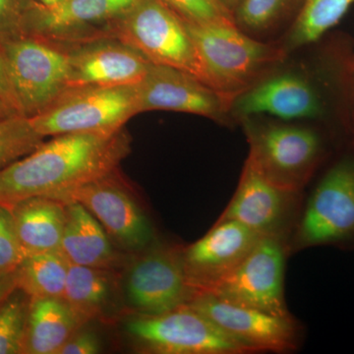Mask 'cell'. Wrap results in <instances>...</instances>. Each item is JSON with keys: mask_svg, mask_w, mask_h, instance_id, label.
<instances>
[{"mask_svg": "<svg viewBox=\"0 0 354 354\" xmlns=\"http://www.w3.org/2000/svg\"><path fill=\"white\" fill-rule=\"evenodd\" d=\"M131 142L125 128L51 137L0 171V204L11 207L27 198H55L115 171L131 152Z\"/></svg>", "mask_w": 354, "mask_h": 354, "instance_id": "6da1fadb", "label": "cell"}, {"mask_svg": "<svg viewBox=\"0 0 354 354\" xmlns=\"http://www.w3.org/2000/svg\"><path fill=\"white\" fill-rule=\"evenodd\" d=\"M183 21L209 87L232 99L270 75L285 59L283 46L257 41L235 22Z\"/></svg>", "mask_w": 354, "mask_h": 354, "instance_id": "7a4b0ae2", "label": "cell"}, {"mask_svg": "<svg viewBox=\"0 0 354 354\" xmlns=\"http://www.w3.org/2000/svg\"><path fill=\"white\" fill-rule=\"evenodd\" d=\"M109 37L139 51L151 64L181 70L209 86L185 23L162 0H140L114 23Z\"/></svg>", "mask_w": 354, "mask_h": 354, "instance_id": "3957f363", "label": "cell"}, {"mask_svg": "<svg viewBox=\"0 0 354 354\" xmlns=\"http://www.w3.org/2000/svg\"><path fill=\"white\" fill-rule=\"evenodd\" d=\"M135 86L69 88L43 113L29 118L46 137L69 133H114L138 114Z\"/></svg>", "mask_w": 354, "mask_h": 354, "instance_id": "277c9868", "label": "cell"}, {"mask_svg": "<svg viewBox=\"0 0 354 354\" xmlns=\"http://www.w3.org/2000/svg\"><path fill=\"white\" fill-rule=\"evenodd\" d=\"M1 46L21 115H38L68 90V55L62 44L24 34Z\"/></svg>", "mask_w": 354, "mask_h": 354, "instance_id": "5b68a950", "label": "cell"}, {"mask_svg": "<svg viewBox=\"0 0 354 354\" xmlns=\"http://www.w3.org/2000/svg\"><path fill=\"white\" fill-rule=\"evenodd\" d=\"M55 199L82 205L114 245L125 252H141L157 241L150 218L120 169L65 191Z\"/></svg>", "mask_w": 354, "mask_h": 354, "instance_id": "8992f818", "label": "cell"}, {"mask_svg": "<svg viewBox=\"0 0 354 354\" xmlns=\"http://www.w3.org/2000/svg\"><path fill=\"white\" fill-rule=\"evenodd\" d=\"M242 120L250 146L248 158L272 183L299 193L320 158L318 134L297 125Z\"/></svg>", "mask_w": 354, "mask_h": 354, "instance_id": "52a82bcc", "label": "cell"}, {"mask_svg": "<svg viewBox=\"0 0 354 354\" xmlns=\"http://www.w3.org/2000/svg\"><path fill=\"white\" fill-rule=\"evenodd\" d=\"M286 234H266L230 274L203 292L272 315L291 314L285 299Z\"/></svg>", "mask_w": 354, "mask_h": 354, "instance_id": "ba28073f", "label": "cell"}, {"mask_svg": "<svg viewBox=\"0 0 354 354\" xmlns=\"http://www.w3.org/2000/svg\"><path fill=\"white\" fill-rule=\"evenodd\" d=\"M125 329L148 353H250L188 304L160 315L133 317Z\"/></svg>", "mask_w": 354, "mask_h": 354, "instance_id": "9c48e42d", "label": "cell"}, {"mask_svg": "<svg viewBox=\"0 0 354 354\" xmlns=\"http://www.w3.org/2000/svg\"><path fill=\"white\" fill-rule=\"evenodd\" d=\"M353 241L354 160L346 158L326 172L310 195L290 248Z\"/></svg>", "mask_w": 354, "mask_h": 354, "instance_id": "30bf717a", "label": "cell"}, {"mask_svg": "<svg viewBox=\"0 0 354 354\" xmlns=\"http://www.w3.org/2000/svg\"><path fill=\"white\" fill-rule=\"evenodd\" d=\"M135 255L128 268L125 293L138 315H160L187 304L194 297L184 266L183 248L156 241Z\"/></svg>", "mask_w": 354, "mask_h": 354, "instance_id": "8fae6325", "label": "cell"}, {"mask_svg": "<svg viewBox=\"0 0 354 354\" xmlns=\"http://www.w3.org/2000/svg\"><path fill=\"white\" fill-rule=\"evenodd\" d=\"M187 304L250 353H283L297 348L299 332L292 317L272 315L232 304L208 292L196 293Z\"/></svg>", "mask_w": 354, "mask_h": 354, "instance_id": "7c38bea8", "label": "cell"}, {"mask_svg": "<svg viewBox=\"0 0 354 354\" xmlns=\"http://www.w3.org/2000/svg\"><path fill=\"white\" fill-rule=\"evenodd\" d=\"M140 0H62L48 8L35 0L26 21V34L66 46L109 37L114 23Z\"/></svg>", "mask_w": 354, "mask_h": 354, "instance_id": "4fadbf2b", "label": "cell"}, {"mask_svg": "<svg viewBox=\"0 0 354 354\" xmlns=\"http://www.w3.org/2000/svg\"><path fill=\"white\" fill-rule=\"evenodd\" d=\"M136 88L139 113L176 111L221 121L234 101L196 77L164 65L151 64Z\"/></svg>", "mask_w": 354, "mask_h": 354, "instance_id": "5bb4252c", "label": "cell"}, {"mask_svg": "<svg viewBox=\"0 0 354 354\" xmlns=\"http://www.w3.org/2000/svg\"><path fill=\"white\" fill-rule=\"evenodd\" d=\"M68 55V88L138 85L151 62L113 37L64 46Z\"/></svg>", "mask_w": 354, "mask_h": 354, "instance_id": "9a60e30c", "label": "cell"}, {"mask_svg": "<svg viewBox=\"0 0 354 354\" xmlns=\"http://www.w3.org/2000/svg\"><path fill=\"white\" fill-rule=\"evenodd\" d=\"M264 236L232 220H218L199 241L183 248L188 283L206 291L234 270Z\"/></svg>", "mask_w": 354, "mask_h": 354, "instance_id": "2e32d148", "label": "cell"}, {"mask_svg": "<svg viewBox=\"0 0 354 354\" xmlns=\"http://www.w3.org/2000/svg\"><path fill=\"white\" fill-rule=\"evenodd\" d=\"M299 193L286 189L247 158L234 197L218 220H232L266 235L285 234Z\"/></svg>", "mask_w": 354, "mask_h": 354, "instance_id": "e0dca14e", "label": "cell"}, {"mask_svg": "<svg viewBox=\"0 0 354 354\" xmlns=\"http://www.w3.org/2000/svg\"><path fill=\"white\" fill-rule=\"evenodd\" d=\"M230 113L237 118L271 114L281 120L316 118L322 104L315 88L297 73L270 74L235 97Z\"/></svg>", "mask_w": 354, "mask_h": 354, "instance_id": "ac0fdd59", "label": "cell"}, {"mask_svg": "<svg viewBox=\"0 0 354 354\" xmlns=\"http://www.w3.org/2000/svg\"><path fill=\"white\" fill-rule=\"evenodd\" d=\"M66 221L60 253L70 265L118 269L122 254L116 250L106 230L87 209L77 202L65 203Z\"/></svg>", "mask_w": 354, "mask_h": 354, "instance_id": "d6986e66", "label": "cell"}, {"mask_svg": "<svg viewBox=\"0 0 354 354\" xmlns=\"http://www.w3.org/2000/svg\"><path fill=\"white\" fill-rule=\"evenodd\" d=\"M24 257L60 251L66 208L55 198H27L9 207Z\"/></svg>", "mask_w": 354, "mask_h": 354, "instance_id": "ffe728a7", "label": "cell"}, {"mask_svg": "<svg viewBox=\"0 0 354 354\" xmlns=\"http://www.w3.org/2000/svg\"><path fill=\"white\" fill-rule=\"evenodd\" d=\"M82 327L64 298H31L22 354H57Z\"/></svg>", "mask_w": 354, "mask_h": 354, "instance_id": "44dd1931", "label": "cell"}, {"mask_svg": "<svg viewBox=\"0 0 354 354\" xmlns=\"http://www.w3.org/2000/svg\"><path fill=\"white\" fill-rule=\"evenodd\" d=\"M109 270L70 265L64 299L83 326L106 312L113 295Z\"/></svg>", "mask_w": 354, "mask_h": 354, "instance_id": "7402d4cb", "label": "cell"}, {"mask_svg": "<svg viewBox=\"0 0 354 354\" xmlns=\"http://www.w3.org/2000/svg\"><path fill=\"white\" fill-rule=\"evenodd\" d=\"M69 267L60 251L26 256L15 271L17 288L31 298H62Z\"/></svg>", "mask_w": 354, "mask_h": 354, "instance_id": "603a6c76", "label": "cell"}, {"mask_svg": "<svg viewBox=\"0 0 354 354\" xmlns=\"http://www.w3.org/2000/svg\"><path fill=\"white\" fill-rule=\"evenodd\" d=\"M354 0H304L288 32L286 50L315 43L344 17Z\"/></svg>", "mask_w": 354, "mask_h": 354, "instance_id": "cb8c5ba5", "label": "cell"}, {"mask_svg": "<svg viewBox=\"0 0 354 354\" xmlns=\"http://www.w3.org/2000/svg\"><path fill=\"white\" fill-rule=\"evenodd\" d=\"M304 0H241L234 11V22L246 34L262 35L288 18Z\"/></svg>", "mask_w": 354, "mask_h": 354, "instance_id": "d4e9b609", "label": "cell"}, {"mask_svg": "<svg viewBox=\"0 0 354 354\" xmlns=\"http://www.w3.org/2000/svg\"><path fill=\"white\" fill-rule=\"evenodd\" d=\"M30 301L16 288L0 304V354H22Z\"/></svg>", "mask_w": 354, "mask_h": 354, "instance_id": "484cf974", "label": "cell"}, {"mask_svg": "<svg viewBox=\"0 0 354 354\" xmlns=\"http://www.w3.org/2000/svg\"><path fill=\"white\" fill-rule=\"evenodd\" d=\"M44 142L29 118L16 115L0 121V171L29 155Z\"/></svg>", "mask_w": 354, "mask_h": 354, "instance_id": "4316f807", "label": "cell"}, {"mask_svg": "<svg viewBox=\"0 0 354 354\" xmlns=\"http://www.w3.org/2000/svg\"><path fill=\"white\" fill-rule=\"evenodd\" d=\"M183 20L194 23L234 22V13L218 0H162Z\"/></svg>", "mask_w": 354, "mask_h": 354, "instance_id": "83f0119b", "label": "cell"}, {"mask_svg": "<svg viewBox=\"0 0 354 354\" xmlns=\"http://www.w3.org/2000/svg\"><path fill=\"white\" fill-rule=\"evenodd\" d=\"M23 258L11 209L0 204V274L15 272Z\"/></svg>", "mask_w": 354, "mask_h": 354, "instance_id": "f1b7e54d", "label": "cell"}, {"mask_svg": "<svg viewBox=\"0 0 354 354\" xmlns=\"http://www.w3.org/2000/svg\"><path fill=\"white\" fill-rule=\"evenodd\" d=\"M35 0H0V44L26 34V21Z\"/></svg>", "mask_w": 354, "mask_h": 354, "instance_id": "f546056e", "label": "cell"}, {"mask_svg": "<svg viewBox=\"0 0 354 354\" xmlns=\"http://www.w3.org/2000/svg\"><path fill=\"white\" fill-rule=\"evenodd\" d=\"M101 351V344L95 333L82 328L65 342L57 354H97Z\"/></svg>", "mask_w": 354, "mask_h": 354, "instance_id": "4dcf8cb0", "label": "cell"}, {"mask_svg": "<svg viewBox=\"0 0 354 354\" xmlns=\"http://www.w3.org/2000/svg\"><path fill=\"white\" fill-rule=\"evenodd\" d=\"M0 97L8 102L18 111L15 95H14L12 85H11L10 78H9L8 69H7L6 57H4L1 44H0Z\"/></svg>", "mask_w": 354, "mask_h": 354, "instance_id": "1f68e13d", "label": "cell"}, {"mask_svg": "<svg viewBox=\"0 0 354 354\" xmlns=\"http://www.w3.org/2000/svg\"><path fill=\"white\" fill-rule=\"evenodd\" d=\"M16 283L15 272L11 274H0V304L15 288Z\"/></svg>", "mask_w": 354, "mask_h": 354, "instance_id": "d6a6232c", "label": "cell"}, {"mask_svg": "<svg viewBox=\"0 0 354 354\" xmlns=\"http://www.w3.org/2000/svg\"><path fill=\"white\" fill-rule=\"evenodd\" d=\"M16 115H20V114L16 111L15 108L11 106L6 100L0 97V121L6 120L7 118H13Z\"/></svg>", "mask_w": 354, "mask_h": 354, "instance_id": "836d02e7", "label": "cell"}, {"mask_svg": "<svg viewBox=\"0 0 354 354\" xmlns=\"http://www.w3.org/2000/svg\"><path fill=\"white\" fill-rule=\"evenodd\" d=\"M218 1L221 2L223 6L227 7L228 10L234 13L235 8H236L241 0H218Z\"/></svg>", "mask_w": 354, "mask_h": 354, "instance_id": "e575fe53", "label": "cell"}, {"mask_svg": "<svg viewBox=\"0 0 354 354\" xmlns=\"http://www.w3.org/2000/svg\"><path fill=\"white\" fill-rule=\"evenodd\" d=\"M39 3H41V6L44 7H48V8H51V7H55L58 6L62 0H37Z\"/></svg>", "mask_w": 354, "mask_h": 354, "instance_id": "d590c367", "label": "cell"}]
</instances>
